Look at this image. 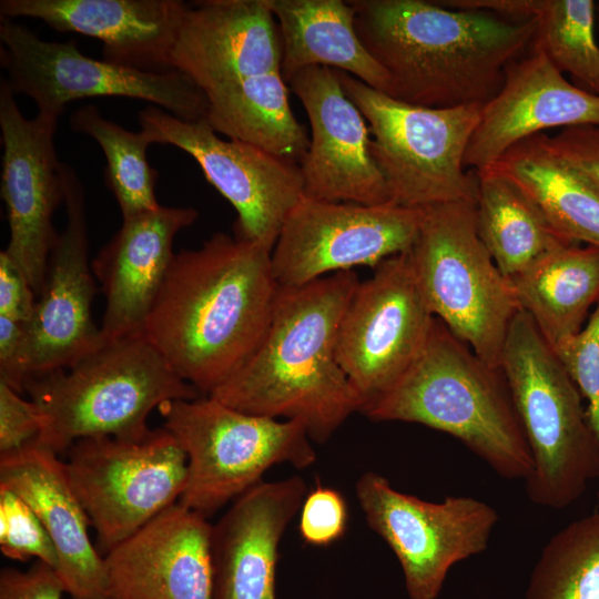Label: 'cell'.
<instances>
[{
    "instance_id": "1",
    "label": "cell",
    "mask_w": 599,
    "mask_h": 599,
    "mask_svg": "<svg viewBox=\"0 0 599 599\" xmlns=\"http://www.w3.org/2000/svg\"><path fill=\"white\" fill-rule=\"evenodd\" d=\"M272 250L217 232L175 253L142 334L203 396L260 344L280 291Z\"/></svg>"
},
{
    "instance_id": "2",
    "label": "cell",
    "mask_w": 599,
    "mask_h": 599,
    "mask_svg": "<svg viewBox=\"0 0 599 599\" xmlns=\"http://www.w3.org/2000/svg\"><path fill=\"white\" fill-rule=\"evenodd\" d=\"M357 35L389 78V97L446 109L486 104L532 43L536 20L437 1L353 0Z\"/></svg>"
},
{
    "instance_id": "3",
    "label": "cell",
    "mask_w": 599,
    "mask_h": 599,
    "mask_svg": "<svg viewBox=\"0 0 599 599\" xmlns=\"http://www.w3.org/2000/svg\"><path fill=\"white\" fill-rule=\"evenodd\" d=\"M358 283L346 271L280 287L260 344L209 396L247 414L295 420L312 440L325 443L364 407L336 354L341 321Z\"/></svg>"
},
{
    "instance_id": "4",
    "label": "cell",
    "mask_w": 599,
    "mask_h": 599,
    "mask_svg": "<svg viewBox=\"0 0 599 599\" xmlns=\"http://www.w3.org/2000/svg\"><path fill=\"white\" fill-rule=\"evenodd\" d=\"M362 413L427 426L460 440L504 479L526 480L532 454L501 368L484 362L435 318L415 363Z\"/></svg>"
},
{
    "instance_id": "5",
    "label": "cell",
    "mask_w": 599,
    "mask_h": 599,
    "mask_svg": "<svg viewBox=\"0 0 599 599\" xmlns=\"http://www.w3.org/2000/svg\"><path fill=\"white\" fill-rule=\"evenodd\" d=\"M23 392L41 415L38 443L57 454L89 437L142 440L154 408L203 396L142 333L102 341L67 368L32 375Z\"/></svg>"
},
{
    "instance_id": "6",
    "label": "cell",
    "mask_w": 599,
    "mask_h": 599,
    "mask_svg": "<svg viewBox=\"0 0 599 599\" xmlns=\"http://www.w3.org/2000/svg\"><path fill=\"white\" fill-rule=\"evenodd\" d=\"M534 459L526 493L537 506L564 509L599 479V438L582 395L531 317L510 323L500 365Z\"/></svg>"
},
{
    "instance_id": "7",
    "label": "cell",
    "mask_w": 599,
    "mask_h": 599,
    "mask_svg": "<svg viewBox=\"0 0 599 599\" xmlns=\"http://www.w3.org/2000/svg\"><path fill=\"white\" fill-rule=\"evenodd\" d=\"M347 98L368 123L369 152L389 202L409 209L475 203L478 180L464 159L481 104L433 109L398 101L336 70Z\"/></svg>"
},
{
    "instance_id": "8",
    "label": "cell",
    "mask_w": 599,
    "mask_h": 599,
    "mask_svg": "<svg viewBox=\"0 0 599 599\" xmlns=\"http://www.w3.org/2000/svg\"><path fill=\"white\" fill-rule=\"evenodd\" d=\"M407 254L432 314L484 362L501 368L507 333L520 306L510 280L478 236L476 204L424 209Z\"/></svg>"
},
{
    "instance_id": "9",
    "label": "cell",
    "mask_w": 599,
    "mask_h": 599,
    "mask_svg": "<svg viewBox=\"0 0 599 599\" xmlns=\"http://www.w3.org/2000/svg\"><path fill=\"white\" fill-rule=\"evenodd\" d=\"M158 410L187 457L179 502L206 518L261 483L271 467L302 469L316 461L295 420L247 414L211 396L167 400Z\"/></svg>"
},
{
    "instance_id": "10",
    "label": "cell",
    "mask_w": 599,
    "mask_h": 599,
    "mask_svg": "<svg viewBox=\"0 0 599 599\" xmlns=\"http://www.w3.org/2000/svg\"><path fill=\"white\" fill-rule=\"evenodd\" d=\"M0 64L14 94L32 99L38 113L60 118L64 106L94 97H124L156 104L187 121L205 119L207 99L175 70L148 71L83 54L77 41H47L0 17Z\"/></svg>"
},
{
    "instance_id": "11",
    "label": "cell",
    "mask_w": 599,
    "mask_h": 599,
    "mask_svg": "<svg viewBox=\"0 0 599 599\" xmlns=\"http://www.w3.org/2000/svg\"><path fill=\"white\" fill-rule=\"evenodd\" d=\"M67 451L68 479L104 552L177 502L185 487L186 454L164 427L142 440L82 438Z\"/></svg>"
},
{
    "instance_id": "12",
    "label": "cell",
    "mask_w": 599,
    "mask_h": 599,
    "mask_svg": "<svg viewBox=\"0 0 599 599\" xmlns=\"http://www.w3.org/2000/svg\"><path fill=\"white\" fill-rule=\"evenodd\" d=\"M355 491L367 525L396 556L410 599H436L454 565L487 549L499 520L479 499L423 500L375 471L364 473Z\"/></svg>"
},
{
    "instance_id": "13",
    "label": "cell",
    "mask_w": 599,
    "mask_h": 599,
    "mask_svg": "<svg viewBox=\"0 0 599 599\" xmlns=\"http://www.w3.org/2000/svg\"><path fill=\"white\" fill-rule=\"evenodd\" d=\"M138 121L152 143L173 145L195 160L234 207V236L273 250L286 217L305 195L298 162L224 140L205 119L182 120L155 105L141 110Z\"/></svg>"
},
{
    "instance_id": "14",
    "label": "cell",
    "mask_w": 599,
    "mask_h": 599,
    "mask_svg": "<svg viewBox=\"0 0 599 599\" xmlns=\"http://www.w3.org/2000/svg\"><path fill=\"white\" fill-rule=\"evenodd\" d=\"M423 213L390 202L365 205L304 195L272 250L274 277L280 287H298L356 266L375 268L409 252Z\"/></svg>"
},
{
    "instance_id": "15",
    "label": "cell",
    "mask_w": 599,
    "mask_h": 599,
    "mask_svg": "<svg viewBox=\"0 0 599 599\" xmlns=\"http://www.w3.org/2000/svg\"><path fill=\"white\" fill-rule=\"evenodd\" d=\"M435 318L407 253L383 261L372 277L359 281L341 321L336 354L364 406L415 363Z\"/></svg>"
},
{
    "instance_id": "16",
    "label": "cell",
    "mask_w": 599,
    "mask_h": 599,
    "mask_svg": "<svg viewBox=\"0 0 599 599\" xmlns=\"http://www.w3.org/2000/svg\"><path fill=\"white\" fill-rule=\"evenodd\" d=\"M58 120L40 113L27 119L1 77L0 194L10 230L4 252L24 274L37 298L43 291L49 256L59 237L52 216L64 202L61 162L53 142Z\"/></svg>"
},
{
    "instance_id": "17",
    "label": "cell",
    "mask_w": 599,
    "mask_h": 599,
    "mask_svg": "<svg viewBox=\"0 0 599 599\" xmlns=\"http://www.w3.org/2000/svg\"><path fill=\"white\" fill-rule=\"evenodd\" d=\"M61 176L67 223L50 253L33 315L24 324L28 378L67 368L102 342L91 315L97 286L89 263L84 189L63 162Z\"/></svg>"
},
{
    "instance_id": "18",
    "label": "cell",
    "mask_w": 599,
    "mask_h": 599,
    "mask_svg": "<svg viewBox=\"0 0 599 599\" xmlns=\"http://www.w3.org/2000/svg\"><path fill=\"white\" fill-rule=\"evenodd\" d=\"M311 124L300 162L305 196L379 205L389 202L385 180L369 152V129L345 94L335 69L311 67L287 82Z\"/></svg>"
},
{
    "instance_id": "19",
    "label": "cell",
    "mask_w": 599,
    "mask_h": 599,
    "mask_svg": "<svg viewBox=\"0 0 599 599\" xmlns=\"http://www.w3.org/2000/svg\"><path fill=\"white\" fill-rule=\"evenodd\" d=\"M212 527L179 501L105 552V599H213Z\"/></svg>"
},
{
    "instance_id": "20",
    "label": "cell",
    "mask_w": 599,
    "mask_h": 599,
    "mask_svg": "<svg viewBox=\"0 0 599 599\" xmlns=\"http://www.w3.org/2000/svg\"><path fill=\"white\" fill-rule=\"evenodd\" d=\"M170 64L204 94L254 75L281 71L280 30L266 0H204L187 4Z\"/></svg>"
},
{
    "instance_id": "21",
    "label": "cell",
    "mask_w": 599,
    "mask_h": 599,
    "mask_svg": "<svg viewBox=\"0 0 599 599\" xmlns=\"http://www.w3.org/2000/svg\"><path fill=\"white\" fill-rule=\"evenodd\" d=\"M583 125H599V97L570 83L541 51L530 48L507 67L500 90L483 105L464 165L480 170L527 138Z\"/></svg>"
},
{
    "instance_id": "22",
    "label": "cell",
    "mask_w": 599,
    "mask_h": 599,
    "mask_svg": "<svg viewBox=\"0 0 599 599\" xmlns=\"http://www.w3.org/2000/svg\"><path fill=\"white\" fill-rule=\"evenodd\" d=\"M307 494L293 476L261 481L212 527L213 599H276L278 547Z\"/></svg>"
},
{
    "instance_id": "23",
    "label": "cell",
    "mask_w": 599,
    "mask_h": 599,
    "mask_svg": "<svg viewBox=\"0 0 599 599\" xmlns=\"http://www.w3.org/2000/svg\"><path fill=\"white\" fill-rule=\"evenodd\" d=\"M186 8L180 0H1L0 17L39 19L101 41L106 61L166 71Z\"/></svg>"
},
{
    "instance_id": "24",
    "label": "cell",
    "mask_w": 599,
    "mask_h": 599,
    "mask_svg": "<svg viewBox=\"0 0 599 599\" xmlns=\"http://www.w3.org/2000/svg\"><path fill=\"white\" fill-rule=\"evenodd\" d=\"M197 216L194 207L160 205L123 219L91 264L106 302L102 341L142 332L174 258V238Z\"/></svg>"
},
{
    "instance_id": "25",
    "label": "cell",
    "mask_w": 599,
    "mask_h": 599,
    "mask_svg": "<svg viewBox=\"0 0 599 599\" xmlns=\"http://www.w3.org/2000/svg\"><path fill=\"white\" fill-rule=\"evenodd\" d=\"M0 487L21 497L41 520L58 554L55 571L71 599H105L104 560L90 540L89 517L58 454L35 441L0 455Z\"/></svg>"
},
{
    "instance_id": "26",
    "label": "cell",
    "mask_w": 599,
    "mask_h": 599,
    "mask_svg": "<svg viewBox=\"0 0 599 599\" xmlns=\"http://www.w3.org/2000/svg\"><path fill=\"white\" fill-rule=\"evenodd\" d=\"M282 42L281 73L287 83L311 67L344 71L388 94L389 78L361 42L354 9L342 0H266Z\"/></svg>"
},
{
    "instance_id": "27",
    "label": "cell",
    "mask_w": 599,
    "mask_h": 599,
    "mask_svg": "<svg viewBox=\"0 0 599 599\" xmlns=\"http://www.w3.org/2000/svg\"><path fill=\"white\" fill-rule=\"evenodd\" d=\"M487 167L526 193L562 238L599 246V191L548 148L546 133L520 141Z\"/></svg>"
},
{
    "instance_id": "28",
    "label": "cell",
    "mask_w": 599,
    "mask_h": 599,
    "mask_svg": "<svg viewBox=\"0 0 599 599\" xmlns=\"http://www.w3.org/2000/svg\"><path fill=\"white\" fill-rule=\"evenodd\" d=\"M510 283L520 309L554 347L580 332L589 308L599 303V246L556 247Z\"/></svg>"
},
{
    "instance_id": "29",
    "label": "cell",
    "mask_w": 599,
    "mask_h": 599,
    "mask_svg": "<svg viewBox=\"0 0 599 599\" xmlns=\"http://www.w3.org/2000/svg\"><path fill=\"white\" fill-rule=\"evenodd\" d=\"M205 120L216 132L301 162L309 146L294 116L281 71L254 75L205 93Z\"/></svg>"
},
{
    "instance_id": "30",
    "label": "cell",
    "mask_w": 599,
    "mask_h": 599,
    "mask_svg": "<svg viewBox=\"0 0 599 599\" xmlns=\"http://www.w3.org/2000/svg\"><path fill=\"white\" fill-rule=\"evenodd\" d=\"M477 233L498 270L509 280L538 258L571 242L550 225L518 186L489 167L475 171Z\"/></svg>"
},
{
    "instance_id": "31",
    "label": "cell",
    "mask_w": 599,
    "mask_h": 599,
    "mask_svg": "<svg viewBox=\"0 0 599 599\" xmlns=\"http://www.w3.org/2000/svg\"><path fill=\"white\" fill-rule=\"evenodd\" d=\"M516 18L536 20L531 49L578 88L599 97V43L593 0H516Z\"/></svg>"
},
{
    "instance_id": "32",
    "label": "cell",
    "mask_w": 599,
    "mask_h": 599,
    "mask_svg": "<svg viewBox=\"0 0 599 599\" xmlns=\"http://www.w3.org/2000/svg\"><path fill=\"white\" fill-rule=\"evenodd\" d=\"M71 129L100 145L106 159L105 182L128 219L160 206L155 195L158 171L148 161L152 143L143 131L132 132L105 119L95 105L87 104L70 116Z\"/></svg>"
},
{
    "instance_id": "33",
    "label": "cell",
    "mask_w": 599,
    "mask_h": 599,
    "mask_svg": "<svg viewBox=\"0 0 599 599\" xmlns=\"http://www.w3.org/2000/svg\"><path fill=\"white\" fill-rule=\"evenodd\" d=\"M526 599H599V512L549 539L531 571Z\"/></svg>"
},
{
    "instance_id": "34",
    "label": "cell",
    "mask_w": 599,
    "mask_h": 599,
    "mask_svg": "<svg viewBox=\"0 0 599 599\" xmlns=\"http://www.w3.org/2000/svg\"><path fill=\"white\" fill-rule=\"evenodd\" d=\"M0 549L13 560L35 558L54 570L55 547L32 508L13 491L0 487Z\"/></svg>"
},
{
    "instance_id": "35",
    "label": "cell",
    "mask_w": 599,
    "mask_h": 599,
    "mask_svg": "<svg viewBox=\"0 0 599 599\" xmlns=\"http://www.w3.org/2000/svg\"><path fill=\"white\" fill-rule=\"evenodd\" d=\"M552 349L587 399V417L599 438V303L586 327L564 338Z\"/></svg>"
},
{
    "instance_id": "36",
    "label": "cell",
    "mask_w": 599,
    "mask_h": 599,
    "mask_svg": "<svg viewBox=\"0 0 599 599\" xmlns=\"http://www.w3.org/2000/svg\"><path fill=\"white\" fill-rule=\"evenodd\" d=\"M348 525L345 497L335 488L317 483L305 496L298 531L309 546L326 547L342 539Z\"/></svg>"
},
{
    "instance_id": "37",
    "label": "cell",
    "mask_w": 599,
    "mask_h": 599,
    "mask_svg": "<svg viewBox=\"0 0 599 599\" xmlns=\"http://www.w3.org/2000/svg\"><path fill=\"white\" fill-rule=\"evenodd\" d=\"M42 419L37 405L0 382V455L14 453L35 441Z\"/></svg>"
},
{
    "instance_id": "38",
    "label": "cell",
    "mask_w": 599,
    "mask_h": 599,
    "mask_svg": "<svg viewBox=\"0 0 599 599\" xmlns=\"http://www.w3.org/2000/svg\"><path fill=\"white\" fill-rule=\"evenodd\" d=\"M546 143L599 191V125L566 128L554 136L546 134Z\"/></svg>"
},
{
    "instance_id": "39",
    "label": "cell",
    "mask_w": 599,
    "mask_h": 599,
    "mask_svg": "<svg viewBox=\"0 0 599 599\" xmlns=\"http://www.w3.org/2000/svg\"><path fill=\"white\" fill-rule=\"evenodd\" d=\"M63 592L57 571L40 560L24 571L12 567L0 571V599H61Z\"/></svg>"
},
{
    "instance_id": "40",
    "label": "cell",
    "mask_w": 599,
    "mask_h": 599,
    "mask_svg": "<svg viewBox=\"0 0 599 599\" xmlns=\"http://www.w3.org/2000/svg\"><path fill=\"white\" fill-rule=\"evenodd\" d=\"M37 296L24 274L4 251L0 252V316L27 324Z\"/></svg>"
},
{
    "instance_id": "41",
    "label": "cell",
    "mask_w": 599,
    "mask_h": 599,
    "mask_svg": "<svg viewBox=\"0 0 599 599\" xmlns=\"http://www.w3.org/2000/svg\"><path fill=\"white\" fill-rule=\"evenodd\" d=\"M24 324L0 316V382L22 394L28 379Z\"/></svg>"
},
{
    "instance_id": "42",
    "label": "cell",
    "mask_w": 599,
    "mask_h": 599,
    "mask_svg": "<svg viewBox=\"0 0 599 599\" xmlns=\"http://www.w3.org/2000/svg\"><path fill=\"white\" fill-rule=\"evenodd\" d=\"M596 19H597V27L599 31V1H596Z\"/></svg>"
}]
</instances>
